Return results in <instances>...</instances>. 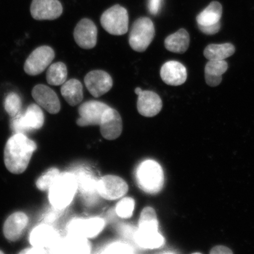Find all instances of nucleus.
Returning <instances> with one entry per match:
<instances>
[{"instance_id": "9b49d317", "label": "nucleus", "mask_w": 254, "mask_h": 254, "mask_svg": "<svg viewBox=\"0 0 254 254\" xmlns=\"http://www.w3.org/2000/svg\"><path fill=\"white\" fill-rule=\"evenodd\" d=\"M105 222L100 218L75 219L68 225L69 234L85 238L98 236L104 228Z\"/></svg>"}, {"instance_id": "0eeeda50", "label": "nucleus", "mask_w": 254, "mask_h": 254, "mask_svg": "<svg viewBox=\"0 0 254 254\" xmlns=\"http://www.w3.org/2000/svg\"><path fill=\"white\" fill-rule=\"evenodd\" d=\"M55 57V51L52 47L47 46L38 47L25 61L24 71L32 76L40 74L52 63Z\"/></svg>"}, {"instance_id": "f704fd0d", "label": "nucleus", "mask_w": 254, "mask_h": 254, "mask_svg": "<svg viewBox=\"0 0 254 254\" xmlns=\"http://www.w3.org/2000/svg\"><path fill=\"white\" fill-rule=\"evenodd\" d=\"M163 0H148V10L152 15H157L160 11Z\"/></svg>"}, {"instance_id": "cd10ccee", "label": "nucleus", "mask_w": 254, "mask_h": 254, "mask_svg": "<svg viewBox=\"0 0 254 254\" xmlns=\"http://www.w3.org/2000/svg\"><path fill=\"white\" fill-rule=\"evenodd\" d=\"M67 69L64 63L57 62L53 64L47 69L46 79L48 83L54 86L63 85L67 78Z\"/></svg>"}, {"instance_id": "20e7f679", "label": "nucleus", "mask_w": 254, "mask_h": 254, "mask_svg": "<svg viewBox=\"0 0 254 254\" xmlns=\"http://www.w3.org/2000/svg\"><path fill=\"white\" fill-rule=\"evenodd\" d=\"M155 36L153 22L148 17L139 18L133 23L129 36V44L133 50L144 52Z\"/></svg>"}, {"instance_id": "473e14b6", "label": "nucleus", "mask_w": 254, "mask_h": 254, "mask_svg": "<svg viewBox=\"0 0 254 254\" xmlns=\"http://www.w3.org/2000/svg\"><path fill=\"white\" fill-rule=\"evenodd\" d=\"M104 253L106 254H131L132 250L131 247L127 244L117 243L108 247Z\"/></svg>"}, {"instance_id": "4c0bfd02", "label": "nucleus", "mask_w": 254, "mask_h": 254, "mask_svg": "<svg viewBox=\"0 0 254 254\" xmlns=\"http://www.w3.org/2000/svg\"><path fill=\"white\" fill-rule=\"evenodd\" d=\"M141 91L142 90L140 88L138 87L135 88V93L136 95H138L139 93H141Z\"/></svg>"}, {"instance_id": "6ab92c4d", "label": "nucleus", "mask_w": 254, "mask_h": 254, "mask_svg": "<svg viewBox=\"0 0 254 254\" xmlns=\"http://www.w3.org/2000/svg\"><path fill=\"white\" fill-rule=\"evenodd\" d=\"M28 218L23 212H17L12 214L5 221L3 233L7 240L16 241L20 239L26 228Z\"/></svg>"}, {"instance_id": "5701e85b", "label": "nucleus", "mask_w": 254, "mask_h": 254, "mask_svg": "<svg viewBox=\"0 0 254 254\" xmlns=\"http://www.w3.org/2000/svg\"><path fill=\"white\" fill-rule=\"evenodd\" d=\"M61 93L69 106L74 107L83 100V87L77 79H71L62 85Z\"/></svg>"}, {"instance_id": "aec40b11", "label": "nucleus", "mask_w": 254, "mask_h": 254, "mask_svg": "<svg viewBox=\"0 0 254 254\" xmlns=\"http://www.w3.org/2000/svg\"><path fill=\"white\" fill-rule=\"evenodd\" d=\"M90 245L87 238L69 234L63 240H60L57 245L52 249L55 253H89Z\"/></svg>"}, {"instance_id": "423d86ee", "label": "nucleus", "mask_w": 254, "mask_h": 254, "mask_svg": "<svg viewBox=\"0 0 254 254\" xmlns=\"http://www.w3.org/2000/svg\"><path fill=\"white\" fill-rule=\"evenodd\" d=\"M100 21L104 29L109 34L122 36L128 29V11L119 4L114 5L104 12Z\"/></svg>"}, {"instance_id": "a211bd4d", "label": "nucleus", "mask_w": 254, "mask_h": 254, "mask_svg": "<svg viewBox=\"0 0 254 254\" xmlns=\"http://www.w3.org/2000/svg\"><path fill=\"white\" fill-rule=\"evenodd\" d=\"M137 110L141 116H157L163 108V101L159 95L152 91H142L138 95Z\"/></svg>"}, {"instance_id": "ddd939ff", "label": "nucleus", "mask_w": 254, "mask_h": 254, "mask_svg": "<svg viewBox=\"0 0 254 254\" xmlns=\"http://www.w3.org/2000/svg\"><path fill=\"white\" fill-rule=\"evenodd\" d=\"M96 25L90 19L83 18L78 22L74 31L75 43L85 50L93 49L97 42Z\"/></svg>"}, {"instance_id": "9d476101", "label": "nucleus", "mask_w": 254, "mask_h": 254, "mask_svg": "<svg viewBox=\"0 0 254 254\" xmlns=\"http://www.w3.org/2000/svg\"><path fill=\"white\" fill-rule=\"evenodd\" d=\"M63 11L62 4L59 0H33L30 7L32 17L39 21L56 20Z\"/></svg>"}, {"instance_id": "2eb2a0df", "label": "nucleus", "mask_w": 254, "mask_h": 254, "mask_svg": "<svg viewBox=\"0 0 254 254\" xmlns=\"http://www.w3.org/2000/svg\"><path fill=\"white\" fill-rule=\"evenodd\" d=\"M60 241L57 231L46 224L40 225L35 228L30 236V242L33 247L44 250H52Z\"/></svg>"}, {"instance_id": "412c9836", "label": "nucleus", "mask_w": 254, "mask_h": 254, "mask_svg": "<svg viewBox=\"0 0 254 254\" xmlns=\"http://www.w3.org/2000/svg\"><path fill=\"white\" fill-rule=\"evenodd\" d=\"M136 244L145 249H158L164 245L165 240L158 230L153 228H140L136 231L135 236Z\"/></svg>"}, {"instance_id": "1a4fd4ad", "label": "nucleus", "mask_w": 254, "mask_h": 254, "mask_svg": "<svg viewBox=\"0 0 254 254\" xmlns=\"http://www.w3.org/2000/svg\"><path fill=\"white\" fill-rule=\"evenodd\" d=\"M128 184L122 178L116 176H104L98 180V193L107 200H116L128 192Z\"/></svg>"}, {"instance_id": "c85d7f7f", "label": "nucleus", "mask_w": 254, "mask_h": 254, "mask_svg": "<svg viewBox=\"0 0 254 254\" xmlns=\"http://www.w3.org/2000/svg\"><path fill=\"white\" fill-rule=\"evenodd\" d=\"M4 109L12 118L18 115L21 111V98L15 92H11L6 95L4 100Z\"/></svg>"}, {"instance_id": "58836bf2", "label": "nucleus", "mask_w": 254, "mask_h": 254, "mask_svg": "<svg viewBox=\"0 0 254 254\" xmlns=\"http://www.w3.org/2000/svg\"><path fill=\"white\" fill-rule=\"evenodd\" d=\"M0 254H3V253L0 251Z\"/></svg>"}, {"instance_id": "dca6fc26", "label": "nucleus", "mask_w": 254, "mask_h": 254, "mask_svg": "<svg viewBox=\"0 0 254 254\" xmlns=\"http://www.w3.org/2000/svg\"><path fill=\"white\" fill-rule=\"evenodd\" d=\"M100 127L104 138L108 140L118 138L123 131L122 117L118 111L110 107L104 114Z\"/></svg>"}, {"instance_id": "7c9ffc66", "label": "nucleus", "mask_w": 254, "mask_h": 254, "mask_svg": "<svg viewBox=\"0 0 254 254\" xmlns=\"http://www.w3.org/2000/svg\"><path fill=\"white\" fill-rule=\"evenodd\" d=\"M60 174V171L57 168H50L37 180L36 182L37 188L41 190H49Z\"/></svg>"}, {"instance_id": "c756f323", "label": "nucleus", "mask_w": 254, "mask_h": 254, "mask_svg": "<svg viewBox=\"0 0 254 254\" xmlns=\"http://www.w3.org/2000/svg\"><path fill=\"white\" fill-rule=\"evenodd\" d=\"M139 228L158 230V221L154 208L147 206L142 209L139 219Z\"/></svg>"}, {"instance_id": "39448f33", "label": "nucleus", "mask_w": 254, "mask_h": 254, "mask_svg": "<svg viewBox=\"0 0 254 254\" xmlns=\"http://www.w3.org/2000/svg\"><path fill=\"white\" fill-rule=\"evenodd\" d=\"M44 115L39 105L31 104L24 111L12 117L11 127L15 133H25L39 129L44 125Z\"/></svg>"}, {"instance_id": "a878e982", "label": "nucleus", "mask_w": 254, "mask_h": 254, "mask_svg": "<svg viewBox=\"0 0 254 254\" xmlns=\"http://www.w3.org/2000/svg\"><path fill=\"white\" fill-rule=\"evenodd\" d=\"M236 52V49L231 43L221 44H209L204 51L205 58L210 60H225L228 57L233 56Z\"/></svg>"}, {"instance_id": "f03ea898", "label": "nucleus", "mask_w": 254, "mask_h": 254, "mask_svg": "<svg viewBox=\"0 0 254 254\" xmlns=\"http://www.w3.org/2000/svg\"><path fill=\"white\" fill-rule=\"evenodd\" d=\"M77 190V182L75 174L60 173L49 190L51 204L57 209L66 208L70 204Z\"/></svg>"}, {"instance_id": "393cba45", "label": "nucleus", "mask_w": 254, "mask_h": 254, "mask_svg": "<svg viewBox=\"0 0 254 254\" xmlns=\"http://www.w3.org/2000/svg\"><path fill=\"white\" fill-rule=\"evenodd\" d=\"M222 14V7L220 2L212 1L207 7L202 11L196 17L199 25H210L220 22Z\"/></svg>"}, {"instance_id": "b1692460", "label": "nucleus", "mask_w": 254, "mask_h": 254, "mask_svg": "<svg viewBox=\"0 0 254 254\" xmlns=\"http://www.w3.org/2000/svg\"><path fill=\"white\" fill-rule=\"evenodd\" d=\"M190 41L188 32L184 28H182L168 36L165 40L164 45L166 49L171 52L184 54L189 49Z\"/></svg>"}, {"instance_id": "72a5a7b5", "label": "nucleus", "mask_w": 254, "mask_h": 254, "mask_svg": "<svg viewBox=\"0 0 254 254\" xmlns=\"http://www.w3.org/2000/svg\"><path fill=\"white\" fill-rule=\"evenodd\" d=\"M199 29L200 31L202 32L203 33L208 35V36H211V35H214L218 33L221 29V22L217 24L210 25H198Z\"/></svg>"}, {"instance_id": "2f4dec72", "label": "nucleus", "mask_w": 254, "mask_h": 254, "mask_svg": "<svg viewBox=\"0 0 254 254\" xmlns=\"http://www.w3.org/2000/svg\"><path fill=\"white\" fill-rule=\"evenodd\" d=\"M135 201L134 199L126 197L121 200L116 205V211L117 215L123 218H129L132 217L134 211Z\"/></svg>"}, {"instance_id": "e433bc0d", "label": "nucleus", "mask_w": 254, "mask_h": 254, "mask_svg": "<svg viewBox=\"0 0 254 254\" xmlns=\"http://www.w3.org/2000/svg\"><path fill=\"white\" fill-rule=\"evenodd\" d=\"M45 250L40 249V248L33 247L30 249H26L23 252H21V254H43L46 253Z\"/></svg>"}, {"instance_id": "4be33fe9", "label": "nucleus", "mask_w": 254, "mask_h": 254, "mask_svg": "<svg viewBox=\"0 0 254 254\" xmlns=\"http://www.w3.org/2000/svg\"><path fill=\"white\" fill-rule=\"evenodd\" d=\"M228 68V63L225 60L209 61L205 67L206 83L212 87L218 86L222 81V74L227 71Z\"/></svg>"}, {"instance_id": "6e6552de", "label": "nucleus", "mask_w": 254, "mask_h": 254, "mask_svg": "<svg viewBox=\"0 0 254 254\" xmlns=\"http://www.w3.org/2000/svg\"><path fill=\"white\" fill-rule=\"evenodd\" d=\"M110 108L101 101H86L79 107V118L77 120V125L80 127L100 126L104 114Z\"/></svg>"}, {"instance_id": "bb28decb", "label": "nucleus", "mask_w": 254, "mask_h": 254, "mask_svg": "<svg viewBox=\"0 0 254 254\" xmlns=\"http://www.w3.org/2000/svg\"><path fill=\"white\" fill-rule=\"evenodd\" d=\"M77 179L78 190L83 195L84 198L90 199L98 193V180L95 179L93 175L90 173L81 172L76 176Z\"/></svg>"}, {"instance_id": "f257e3e1", "label": "nucleus", "mask_w": 254, "mask_h": 254, "mask_svg": "<svg viewBox=\"0 0 254 254\" xmlns=\"http://www.w3.org/2000/svg\"><path fill=\"white\" fill-rule=\"evenodd\" d=\"M36 143L22 133H15L6 143L4 163L11 173L24 172L29 164L32 155L36 150Z\"/></svg>"}, {"instance_id": "c9c22d12", "label": "nucleus", "mask_w": 254, "mask_h": 254, "mask_svg": "<svg viewBox=\"0 0 254 254\" xmlns=\"http://www.w3.org/2000/svg\"><path fill=\"white\" fill-rule=\"evenodd\" d=\"M211 254H232L233 252L227 247L224 246H215L211 250Z\"/></svg>"}, {"instance_id": "f3484780", "label": "nucleus", "mask_w": 254, "mask_h": 254, "mask_svg": "<svg viewBox=\"0 0 254 254\" xmlns=\"http://www.w3.org/2000/svg\"><path fill=\"white\" fill-rule=\"evenodd\" d=\"M160 75L167 85L179 86L186 81L187 71L183 64L177 61H170L162 66Z\"/></svg>"}, {"instance_id": "4468645a", "label": "nucleus", "mask_w": 254, "mask_h": 254, "mask_svg": "<svg viewBox=\"0 0 254 254\" xmlns=\"http://www.w3.org/2000/svg\"><path fill=\"white\" fill-rule=\"evenodd\" d=\"M32 97L37 105L52 114L59 113L61 104L58 95L52 88L44 84L36 85L32 90Z\"/></svg>"}, {"instance_id": "f8f14e48", "label": "nucleus", "mask_w": 254, "mask_h": 254, "mask_svg": "<svg viewBox=\"0 0 254 254\" xmlns=\"http://www.w3.org/2000/svg\"><path fill=\"white\" fill-rule=\"evenodd\" d=\"M84 83L90 94L98 98L112 88L113 81L109 73L103 70H94L85 75Z\"/></svg>"}, {"instance_id": "7ed1b4c3", "label": "nucleus", "mask_w": 254, "mask_h": 254, "mask_svg": "<svg viewBox=\"0 0 254 254\" xmlns=\"http://www.w3.org/2000/svg\"><path fill=\"white\" fill-rule=\"evenodd\" d=\"M136 180L143 191L156 193L164 186V175L160 164L154 160H146L139 165L136 171Z\"/></svg>"}]
</instances>
